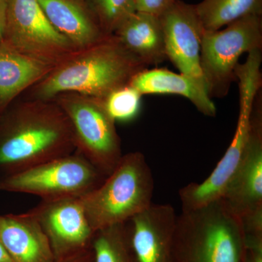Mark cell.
<instances>
[{"label": "cell", "instance_id": "obj_12", "mask_svg": "<svg viewBox=\"0 0 262 262\" xmlns=\"http://www.w3.org/2000/svg\"><path fill=\"white\" fill-rule=\"evenodd\" d=\"M159 18L165 37L167 58L180 74L192 79L206 91L200 65L201 39L205 31L196 13L195 5L179 0Z\"/></svg>", "mask_w": 262, "mask_h": 262}, {"label": "cell", "instance_id": "obj_2", "mask_svg": "<svg viewBox=\"0 0 262 262\" xmlns=\"http://www.w3.org/2000/svg\"><path fill=\"white\" fill-rule=\"evenodd\" d=\"M75 151L70 122L53 100L20 103L1 125L0 169L6 176Z\"/></svg>", "mask_w": 262, "mask_h": 262}, {"label": "cell", "instance_id": "obj_25", "mask_svg": "<svg viewBox=\"0 0 262 262\" xmlns=\"http://www.w3.org/2000/svg\"><path fill=\"white\" fill-rule=\"evenodd\" d=\"M8 0H0V43L3 42Z\"/></svg>", "mask_w": 262, "mask_h": 262}, {"label": "cell", "instance_id": "obj_21", "mask_svg": "<svg viewBox=\"0 0 262 262\" xmlns=\"http://www.w3.org/2000/svg\"><path fill=\"white\" fill-rule=\"evenodd\" d=\"M106 35L115 34L136 13L135 0H84Z\"/></svg>", "mask_w": 262, "mask_h": 262}, {"label": "cell", "instance_id": "obj_1", "mask_svg": "<svg viewBox=\"0 0 262 262\" xmlns=\"http://www.w3.org/2000/svg\"><path fill=\"white\" fill-rule=\"evenodd\" d=\"M148 67L131 54L116 36L106 35L78 50L34 84V99L50 101L63 93L104 99L115 90L130 84Z\"/></svg>", "mask_w": 262, "mask_h": 262}, {"label": "cell", "instance_id": "obj_4", "mask_svg": "<svg viewBox=\"0 0 262 262\" xmlns=\"http://www.w3.org/2000/svg\"><path fill=\"white\" fill-rule=\"evenodd\" d=\"M155 189L152 173L140 151L122 155L113 172L81 203L94 232L125 223L151 204Z\"/></svg>", "mask_w": 262, "mask_h": 262}, {"label": "cell", "instance_id": "obj_18", "mask_svg": "<svg viewBox=\"0 0 262 262\" xmlns=\"http://www.w3.org/2000/svg\"><path fill=\"white\" fill-rule=\"evenodd\" d=\"M129 84L141 95L176 94L184 96L205 116L216 115L214 103L206 90L182 74L174 73L167 69H146L136 75Z\"/></svg>", "mask_w": 262, "mask_h": 262}, {"label": "cell", "instance_id": "obj_26", "mask_svg": "<svg viewBox=\"0 0 262 262\" xmlns=\"http://www.w3.org/2000/svg\"><path fill=\"white\" fill-rule=\"evenodd\" d=\"M0 262H14L0 241Z\"/></svg>", "mask_w": 262, "mask_h": 262}, {"label": "cell", "instance_id": "obj_20", "mask_svg": "<svg viewBox=\"0 0 262 262\" xmlns=\"http://www.w3.org/2000/svg\"><path fill=\"white\" fill-rule=\"evenodd\" d=\"M91 248L94 262H139L133 247L130 221L96 231Z\"/></svg>", "mask_w": 262, "mask_h": 262}, {"label": "cell", "instance_id": "obj_15", "mask_svg": "<svg viewBox=\"0 0 262 262\" xmlns=\"http://www.w3.org/2000/svg\"><path fill=\"white\" fill-rule=\"evenodd\" d=\"M51 25L78 50L89 47L106 34L84 0H37Z\"/></svg>", "mask_w": 262, "mask_h": 262}, {"label": "cell", "instance_id": "obj_11", "mask_svg": "<svg viewBox=\"0 0 262 262\" xmlns=\"http://www.w3.org/2000/svg\"><path fill=\"white\" fill-rule=\"evenodd\" d=\"M221 198L241 220L262 211V89L253 103L244 156Z\"/></svg>", "mask_w": 262, "mask_h": 262}, {"label": "cell", "instance_id": "obj_10", "mask_svg": "<svg viewBox=\"0 0 262 262\" xmlns=\"http://www.w3.org/2000/svg\"><path fill=\"white\" fill-rule=\"evenodd\" d=\"M29 212L47 235L56 261L91 246L95 232L80 198L42 200Z\"/></svg>", "mask_w": 262, "mask_h": 262}, {"label": "cell", "instance_id": "obj_16", "mask_svg": "<svg viewBox=\"0 0 262 262\" xmlns=\"http://www.w3.org/2000/svg\"><path fill=\"white\" fill-rule=\"evenodd\" d=\"M114 35L131 54L147 67L168 59L159 16L136 11L119 27Z\"/></svg>", "mask_w": 262, "mask_h": 262}, {"label": "cell", "instance_id": "obj_14", "mask_svg": "<svg viewBox=\"0 0 262 262\" xmlns=\"http://www.w3.org/2000/svg\"><path fill=\"white\" fill-rule=\"evenodd\" d=\"M0 241L14 262H57L47 235L29 211L0 215Z\"/></svg>", "mask_w": 262, "mask_h": 262}, {"label": "cell", "instance_id": "obj_7", "mask_svg": "<svg viewBox=\"0 0 262 262\" xmlns=\"http://www.w3.org/2000/svg\"><path fill=\"white\" fill-rule=\"evenodd\" d=\"M105 178L77 151L5 176L0 181V191L33 194L42 200L81 198Z\"/></svg>", "mask_w": 262, "mask_h": 262}, {"label": "cell", "instance_id": "obj_24", "mask_svg": "<svg viewBox=\"0 0 262 262\" xmlns=\"http://www.w3.org/2000/svg\"><path fill=\"white\" fill-rule=\"evenodd\" d=\"M57 262H94V253L91 245L89 248Z\"/></svg>", "mask_w": 262, "mask_h": 262}, {"label": "cell", "instance_id": "obj_19", "mask_svg": "<svg viewBox=\"0 0 262 262\" xmlns=\"http://www.w3.org/2000/svg\"><path fill=\"white\" fill-rule=\"evenodd\" d=\"M204 31L222 29L249 15H262V0H203L195 5Z\"/></svg>", "mask_w": 262, "mask_h": 262}, {"label": "cell", "instance_id": "obj_9", "mask_svg": "<svg viewBox=\"0 0 262 262\" xmlns=\"http://www.w3.org/2000/svg\"><path fill=\"white\" fill-rule=\"evenodd\" d=\"M237 82L239 110L233 139L208 178L201 183H190L179 190L182 211L196 209L220 199L242 160L251 130L253 103L261 84L257 78L251 75L241 77Z\"/></svg>", "mask_w": 262, "mask_h": 262}, {"label": "cell", "instance_id": "obj_13", "mask_svg": "<svg viewBox=\"0 0 262 262\" xmlns=\"http://www.w3.org/2000/svg\"><path fill=\"white\" fill-rule=\"evenodd\" d=\"M177 217L170 205L151 204L131 219V239L139 262H177L173 249Z\"/></svg>", "mask_w": 262, "mask_h": 262}, {"label": "cell", "instance_id": "obj_23", "mask_svg": "<svg viewBox=\"0 0 262 262\" xmlns=\"http://www.w3.org/2000/svg\"><path fill=\"white\" fill-rule=\"evenodd\" d=\"M179 0H135L138 12L160 16Z\"/></svg>", "mask_w": 262, "mask_h": 262}, {"label": "cell", "instance_id": "obj_22", "mask_svg": "<svg viewBox=\"0 0 262 262\" xmlns=\"http://www.w3.org/2000/svg\"><path fill=\"white\" fill-rule=\"evenodd\" d=\"M141 96L137 90L127 84L112 92L103 99V103L115 122H129L140 111Z\"/></svg>", "mask_w": 262, "mask_h": 262}, {"label": "cell", "instance_id": "obj_17", "mask_svg": "<svg viewBox=\"0 0 262 262\" xmlns=\"http://www.w3.org/2000/svg\"><path fill=\"white\" fill-rule=\"evenodd\" d=\"M54 67L0 43V113L26 89L42 80Z\"/></svg>", "mask_w": 262, "mask_h": 262}, {"label": "cell", "instance_id": "obj_5", "mask_svg": "<svg viewBox=\"0 0 262 262\" xmlns=\"http://www.w3.org/2000/svg\"><path fill=\"white\" fill-rule=\"evenodd\" d=\"M52 100L70 122L76 151L107 177L123 155L116 122L106 111L103 100L71 92L58 95Z\"/></svg>", "mask_w": 262, "mask_h": 262}, {"label": "cell", "instance_id": "obj_3", "mask_svg": "<svg viewBox=\"0 0 262 262\" xmlns=\"http://www.w3.org/2000/svg\"><path fill=\"white\" fill-rule=\"evenodd\" d=\"M177 262H244L242 221L222 198L177 215L173 236Z\"/></svg>", "mask_w": 262, "mask_h": 262}, {"label": "cell", "instance_id": "obj_6", "mask_svg": "<svg viewBox=\"0 0 262 262\" xmlns=\"http://www.w3.org/2000/svg\"><path fill=\"white\" fill-rule=\"evenodd\" d=\"M255 50H262V15H249L225 29L203 32L200 65L211 99L227 96L237 81L235 70L239 58Z\"/></svg>", "mask_w": 262, "mask_h": 262}, {"label": "cell", "instance_id": "obj_8", "mask_svg": "<svg viewBox=\"0 0 262 262\" xmlns=\"http://www.w3.org/2000/svg\"><path fill=\"white\" fill-rule=\"evenodd\" d=\"M3 42L54 66L77 51L51 25L37 0H8Z\"/></svg>", "mask_w": 262, "mask_h": 262}]
</instances>
